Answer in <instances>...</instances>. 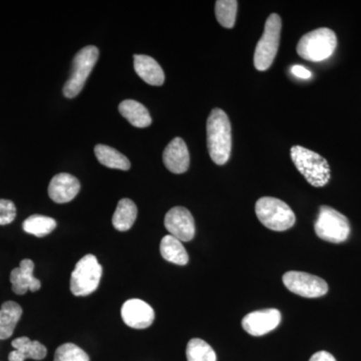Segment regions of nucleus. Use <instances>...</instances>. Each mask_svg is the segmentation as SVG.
<instances>
[{"label": "nucleus", "instance_id": "nucleus-17", "mask_svg": "<svg viewBox=\"0 0 361 361\" xmlns=\"http://www.w3.org/2000/svg\"><path fill=\"white\" fill-rule=\"evenodd\" d=\"M11 344L16 350L9 353V361H25L26 358L42 360L47 356V348L39 341H30L28 337L14 339Z\"/></svg>", "mask_w": 361, "mask_h": 361}, {"label": "nucleus", "instance_id": "nucleus-8", "mask_svg": "<svg viewBox=\"0 0 361 361\" xmlns=\"http://www.w3.org/2000/svg\"><path fill=\"white\" fill-rule=\"evenodd\" d=\"M99 54V49L94 45H87L75 54L71 78L63 87L66 97L73 99L82 92L92 68L96 66Z\"/></svg>", "mask_w": 361, "mask_h": 361}, {"label": "nucleus", "instance_id": "nucleus-22", "mask_svg": "<svg viewBox=\"0 0 361 361\" xmlns=\"http://www.w3.org/2000/svg\"><path fill=\"white\" fill-rule=\"evenodd\" d=\"M94 154L97 160L104 167L118 169V170H130V163L129 159L120 152L106 145H97L94 147Z\"/></svg>", "mask_w": 361, "mask_h": 361}, {"label": "nucleus", "instance_id": "nucleus-18", "mask_svg": "<svg viewBox=\"0 0 361 361\" xmlns=\"http://www.w3.org/2000/svg\"><path fill=\"white\" fill-rule=\"evenodd\" d=\"M121 115L135 128H147L152 123V116L146 106L134 99H126L118 106Z\"/></svg>", "mask_w": 361, "mask_h": 361}, {"label": "nucleus", "instance_id": "nucleus-16", "mask_svg": "<svg viewBox=\"0 0 361 361\" xmlns=\"http://www.w3.org/2000/svg\"><path fill=\"white\" fill-rule=\"evenodd\" d=\"M134 68L137 75L148 85L160 87L165 82L163 68L151 56L135 54Z\"/></svg>", "mask_w": 361, "mask_h": 361}, {"label": "nucleus", "instance_id": "nucleus-1", "mask_svg": "<svg viewBox=\"0 0 361 361\" xmlns=\"http://www.w3.org/2000/svg\"><path fill=\"white\" fill-rule=\"evenodd\" d=\"M207 146L214 163L222 166L229 160L232 149L231 123L221 109H214L207 120Z\"/></svg>", "mask_w": 361, "mask_h": 361}, {"label": "nucleus", "instance_id": "nucleus-4", "mask_svg": "<svg viewBox=\"0 0 361 361\" xmlns=\"http://www.w3.org/2000/svg\"><path fill=\"white\" fill-rule=\"evenodd\" d=\"M256 216L268 229L281 232L295 224V214L285 202L273 197H262L256 202Z\"/></svg>", "mask_w": 361, "mask_h": 361}, {"label": "nucleus", "instance_id": "nucleus-10", "mask_svg": "<svg viewBox=\"0 0 361 361\" xmlns=\"http://www.w3.org/2000/svg\"><path fill=\"white\" fill-rule=\"evenodd\" d=\"M165 227L170 235L180 242H189L194 238V218L184 207H174L166 214Z\"/></svg>", "mask_w": 361, "mask_h": 361}, {"label": "nucleus", "instance_id": "nucleus-13", "mask_svg": "<svg viewBox=\"0 0 361 361\" xmlns=\"http://www.w3.org/2000/svg\"><path fill=\"white\" fill-rule=\"evenodd\" d=\"M80 190V180L75 176L61 173L54 176L49 183V195L56 203L65 204L73 200Z\"/></svg>", "mask_w": 361, "mask_h": 361}, {"label": "nucleus", "instance_id": "nucleus-3", "mask_svg": "<svg viewBox=\"0 0 361 361\" xmlns=\"http://www.w3.org/2000/svg\"><path fill=\"white\" fill-rule=\"evenodd\" d=\"M337 47V37L334 30L327 27L317 28L306 33L297 44L299 56L306 61H325L334 54Z\"/></svg>", "mask_w": 361, "mask_h": 361}, {"label": "nucleus", "instance_id": "nucleus-21", "mask_svg": "<svg viewBox=\"0 0 361 361\" xmlns=\"http://www.w3.org/2000/svg\"><path fill=\"white\" fill-rule=\"evenodd\" d=\"M137 209L130 199H122L118 203L113 216V225L118 231H128L134 225L137 219Z\"/></svg>", "mask_w": 361, "mask_h": 361}, {"label": "nucleus", "instance_id": "nucleus-9", "mask_svg": "<svg viewBox=\"0 0 361 361\" xmlns=\"http://www.w3.org/2000/svg\"><path fill=\"white\" fill-rule=\"evenodd\" d=\"M283 283L292 293L306 298H317L329 291V285L322 278L299 271L285 273Z\"/></svg>", "mask_w": 361, "mask_h": 361}, {"label": "nucleus", "instance_id": "nucleus-23", "mask_svg": "<svg viewBox=\"0 0 361 361\" xmlns=\"http://www.w3.org/2000/svg\"><path fill=\"white\" fill-rule=\"evenodd\" d=\"M56 227V221L51 217L42 215H32L23 222L25 232L33 236L44 237L54 231Z\"/></svg>", "mask_w": 361, "mask_h": 361}, {"label": "nucleus", "instance_id": "nucleus-19", "mask_svg": "<svg viewBox=\"0 0 361 361\" xmlns=\"http://www.w3.org/2000/svg\"><path fill=\"white\" fill-rule=\"evenodd\" d=\"M23 315V308L13 301H6L0 308V339L9 338Z\"/></svg>", "mask_w": 361, "mask_h": 361}, {"label": "nucleus", "instance_id": "nucleus-6", "mask_svg": "<svg viewBox=\"0 0 361 361\" xmlns=\"http://www.w3.org/2000/svg\"><path fill=\"white\" fill-rule=\"evenodd\" d=\"M103 267L96 256L87 254L75 265L71 276V291L75 296H87L97 290Z\"/></svg>", "mask_w": 361, "mask_h": 361}, {"label": "nucleus", "instance_id": "nucleus-20", "mask_svg": "<svg viewBox=\"0 0 361 361\" xmlns=\"http://www.w3.org/2000/svg\"><path fill=\"white\" fill-rule=\"evenodd\" d=\"M160 252L161 257L174 264L186 265L189 261V256L182 242L172 235H167L161 239Z\"/></svg>", "mask_w": 361, "mask_h": 361}, {"label": "nucleus", "instance_id": "nucleus-25", "mask_svg": "<svg viewBox=\"0 0 361 361\" xmlns=\"http://www.w3.org/2000/svg\"><path fill=\"white\" fill-rule=\"evenodd\" d=\"M237 9H238V2L236 0H218L216 1L215 14L218 23L225 28L234 27Z\"/></svg>", "mask_w": 361, "mask_h": 361}, {"label": "nucleus", "instance_id": "nucleus-14", "mask_svg": "<svg viewBox=\"0 0 361 361\" xmlns=\"http://www.w3.org/2000/svg\"><path fill=\"white\" fill-rule=\"evenodd\" d=\"M166 168L174 174H183L190 167V154L186 142L180 137H175L166 147L163 154Z\"/></svg>", "mask_w": 361, "mask_h": 361}, {"label": "nucleus", "instance_id": "nucleus-11", "mask_svg": "<svg viewBox=\"0 0 361 361\" xmlns=\"http://www.w3.org/2000/svg\"><path fill=\"white\" fill-rule=\"evenodd\" d=\"M280 322H281L280 311L270 308V310L249 313L242 320V326L247 334L251 336H262L277 329Z\"/></svg>", "mask_w": 361, "mask_h": 361}, {"label": "nucleus", "instance_id": "nucleus-24", "mask_svg": "<svg viewBox=\"0 0 361 361\" xmlns=\"http://www.w3.org/2000/svg\"><path fill=\"white\" fill-rule=\"evenodd\" d=\"M186 355L188 361H217L212 346L200 338H193L189 341Z\"/></svg>", "mask_w": 361, "mask_h": 361}, {"label": "nucleus", "instance_id": "nucleus-28", "mask_svg": "<svg viewBox=\"0 0 361 361\" xmlns=\"http://www.w3.org/2000/svg\"><path fill=\"white\" fill-rule=\"evenodd\" d=\"M291 73L297 78H303V80H308L312 77V73L307 68H304L302 66H293L291 68Z\"/></svg>", "mask_w": 361, "mask_h": 361}, {"label": "nucleus", "instance_id": "nucleus-27", "mask_svg": "<svg viewBox=\"0 0 361 361\" xmlns=\"http://www.w3.org/2000/svg\"><path fill=\"white\" fill-rule=\"evenodd\" d=\"M16 217V208L13 201L0 199V225L11 224Z\"/></svg>", "mask_w": 361, "mask_h": 361}, {"label": "nucleus", "instance_id": "nucleus-29", "mask_svg": "<svg viewBox=\"0 0 361 361\" xmlns=\"http://www.w3.org/2000/svg\"><path fill=\"white\" fill-rule=\"evenodd\" d=\"M310 361H336L334 356L327 351H318L311 356Z\"/></svg>", "mask_w": 361, "mask_h": 361}, {"label": "nucleus", "instance_id": "nucleus-2", "mask_svg": "<svg viewBox=\"0 0 361 361\" xmlns=\"http://www.w3.org/2000/svg\"><path fill=\"white\" fill-rule=\"evenodd\" d=\"M290 154L297 170L311 186L320 188L329 182L331 174L329 161L319 154L301 146L292 147Z\"/></svg>", "mask_w": 361, "mask_h": 361}, {"label": "nucleus", "instance_id": "nucleus-15", "mask_svg": "<svg viewBox=\"0 0 361 361\" xmlns=\"http://www.w3.org/2000/svg\"><path fill=\"white\" fill-rule=\"evenodd\" d=\"M35 263L30 259L21 261L20 267L14 268L11 273V282L13 291L18 295H23L28 290L35 292L39 290L42 283L39 279L33 276Z\"/></svg>", "mask_w": 361, "mask_h": 361}, {"label": "nucleus", "instance_id": "nucleus-7", "mask_svg": "<svg viewBox=\"0 0 361 361\" xmlns=\"http://www.w3.org/2000/svg\"><path fill=\"white\" fill-rule=\"evenodd\" d=\"M316 235L330 243L346 241L350 233V225L345 216L329 206H322L314 224Z\"/></svg>", "mask_w": 361, "mask_h": 361}, {"label": "nucleus", "instance_id": "nucleus-26", "mask_svg": "<svg viewBox=\"0 0 361 361\" xmlns=\"http://www.w3.org/2000/svg\"><path fill=\"white\" fill-rule=\"evenodd\" d=\"M54 361H90V357L75 344L65 343L56 349Z\"/></svg>", "mask_w": 361, "mask_h": 361}, {"label": "nucleus", "instance_id": "nucleus-12", "mask_svg": "<svg viewBox=\"0 0 361 361\" xmlns=\"http://www.w3.org/2000/svg\"><path fill=\"white\" fill-rule=\"evenodd\" d=\"M123 322L135 329H148L155 320L153 308L140 299H130L123 303L122 311Z\"/></svg>", "mask_w": 361, "mask_h": 361}, {"label": "nucleus", "instance_id": "nucleus-5", "mask_svg": "<svg viewBox=\"0 0 361 361\" xmlns=\"http://www.w3.org/2000/svg\"><path fill=\"white\" fill-rule=\"evenodd\" d=\"M281 28V18L277 13L271 14L254 54V66L258 71H267L272 66L279 49Z\"/></svg>", "mask_w": 361, "mask_h": 361}]
</instances>
